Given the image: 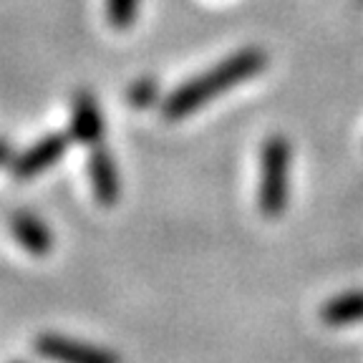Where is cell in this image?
I'll list each match as a JSON object with an SVG mask.
<instances>
[{"instance_id":"obj_1","label":"cell","mask_w":363,"mask_h":363,"mask_svg":"<svg viewBox=\"0 0 363 363\" xmlns=\"http://www.w3.org/2000/svg\"><path fill=\"white\" fill-rule=\"evenodd\" d=\"M265 66H267V56L260 48H242V51L225 58L222 63L212 66L207 74L194 76L192 81L179 86V89L164 101L162 111H164V116L169 121L184 119V116H189L192 111L202 108L204 104H210L215 96H220L225 91L235 89V86L245 84L247 79L257 76Z\"/></svg>"},{"instance_id":"obj_2","label":"cell","mask_w":363,"mask_h":363,"mask_svg":"<svg viewBox=\"0 0 363 363\" xmlns=\"http://www.w3.org/2000/svg\"><path fill=\"white\" fill-rule=\"evenodd\" d=\"M290 162L293 149L285 136L272 134L260 152V189L257 204L265 217H280L288 207L290 194Z\"/></svg>"},{"instance_id":"obj_3","label":"cell","mask_w":363,"mask_h":363,"mask_svg":"<svg viewBox=\"0 0 363 363\" xmlns=\"http://www.w3.org/2000/svg\"><path fill=\"white\" fill-rule=\"evenodd\" d=\"M35 351L53 363H121L106 348L79 343L63 335H40L35 340Z\"/></svg>"},{"instance_id":"obj_4","label":"cell","mask_w":363,"mask_h":363,"mask_svg":"<svg viewBox=\"0 0 363 363\" xmlns=\"http://www.w3.org/2000/svg\"><path fill=\"white\" fill-rule=\"evenodd\" d=\"M68 142H71V134H51L40 139V142H35L28 152L21 154L11 164L13 177L16 179H30V177H38L40 172L51 169L66 154Z\"/></svg>"},{"instance_id":"obj_5","label":"cell","mask_w":363,"mask_h":363,"mask_svg":"<svg viewBox=\"0 0 363 363\" xmlns=\"http://www.w3.org/2000/svg\"><path fill=\"white\" fill-rule=\"evenodd\" d=\"M104 134V116L96 99L89 91H81L74 99L71 111V139L81 144H96Z\"/></svg>"},{"instance_id":"obj_6","label":"cell","mask_w":363,"mask_h":363,"mask_svg":"<svg viewBox=\"0 0 363 363\" xmlns=\"http://www.w3.org/2000/svg\"><path fill=\"white\" fill-rule=\"evenodd\" d=\"M89 174H91V187H94L96 202L104 204V207L116 204L119 192H121V184H119V172H116V164H113L111 154L104 152V149H96V152L91 154Z\"/></svg>"},{"instance_id":"obj_7","label":"cell","mask_w":363,"mask_h":363,"mask_svg":"<svg viewBox=\"0 0 363 363\" xmlns=\"http://www.w3.org/2000/svg\"><path fill=\"white\" fill-rule=\"evenodd\" d=\"M11 233L18 240L21 247H26L30 255H48L53 247L51 230L43 225L35 215L30 212H18L11 220Z\"/></svg>"},{"instance_id":"obj_8","label":"cell","mask_w":363,"mask_h":363,"mask_svg":"<svg viewBox=\"0 0 363 363\" xmlns=\"http://www.w3.org/2000/svg\"><path fill=\"white\" fill-rule=\"evenodd\" d=\"M320 318L328 325H353L363 320V290H351L330 298L320 308Z\"/></svg>"},{"instance_id":"obj_9","label":"cell","mask_w":363,"mask_h":363,"mask_svg":"<svg viewBox=\"0 0 363 363\" xmlns=\"http://www.w3.org/2000/svg\"><path fill=\"white\" fill-rule=\"evenodd\" d=\"M139 13V0H106V16L116 30H126L134 26Z\"/></svg>"},{"instance_id":"obj_10","label":"cell","mask_w":363,"mask_h":363,"mask_svg":"<svg viewBox=\"0 0 363 363\" xmlns=\"http://www.w3.org/2000/svg\"><path fill=\"white\" fill-rule=\"evenodd\" d=\"M129 99H131V104L134 106H149V104L157 99V84L154 81H136V86L131 89V94H129Z\"/></svg>"},{"instance_id":"obj_11","label":"cell","mask_w":363,"mask_h":363,"mask_svg":"<svg viewBox=\"0 0 363 363\" xmlns=\"http://www.w3.org/2000/svg\"><path fill=\"white\" fill-rule=\"evenodd\" d=\"M8 159H11V144L6 139H0V164H6Z\"/></svg>"}]
</instances>
